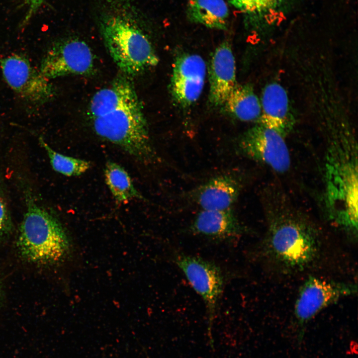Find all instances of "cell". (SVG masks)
<instances>
[{
	"label": "cell",
	"instance_id": "cell-1",
	"mask_svg": "<svg viewBox=\"0 0 358 358\" xmlns=\"http://www.w3.org/2000/svg\"><path fill=\"white\" fill-rule=\"evenodd\" d=\"M321 204L327 220L353 240L358 237V143L351 124L327 121Z\"/></svg>",
	"mask_w": 358,
	"mask_h": 358
},
{
	"label": "cell",
	"instance_id": "cell-2",
	"mask_svg": "<svg viewBox=\"0 0 358 358\" xmlns=\"http://www.w3.org/2000/svg\"><path fill=\"white\" fill-rule=\"evenodd\" d=\"M89 111L93 130L100 137L141 161L155 159L142 107L127 77L120 76L97 91Z\"/></svg>",
	"mask_w": 358,
	"mask_h": 358
},
{
	"label": "cell",
	"instance_id": "cell-3",
	"mask_svg": "<svg viewBox=\"0 0 358 358\" xmlns=\"http://www.w3.org/2000/svg\"><path fill=\"white\" fill-rule=\"evenodd\" d=\"M264 204L266 256L286 270H302L310 266L317 259L320 248L314 224L278 187L267 188Z\"/></svg>",
	"mask_w": 358,
	"mask_h": 358
},
{
	"label": "cell",
	"instance_id": "cell-4",
	"mask_svg": "<svg viewBox=\"0 0 358 358\" xmlns=\"http://www.w3.org/2000/svg\"><path fill=\"white\" fill-rule=\"evenodd\" d=\"M100 31L108 53L125 74L136 75L158 64L151 41L127 13L106 15L100 22Z\"/></svg>",
	"mask_w": 358,
	"mask_h": 358
},
{
	"label": "cell",
	"instance_id": "cell-5",
	"mask_svg": "<svg viewBox=\"0 0 358 358\" xmlns=\"http://www.w3.org/2000/svg\"><path fill=\"white\" fill-rule=\"evenodd\" d=\"M17 244L24 258L40 264L61 261L67 256L71 247L59 222L31 201L20 225Z\"/></svg>",
	"mask_w": 358,
	"mask_h": 358
},
{
	"label": "cell",
	"instance_id": "cell-6",
	"mask_svg": "<svg viewBox=\"0 0 358 358\" xmlns=\"http://www.w3.org/2000/svg\"><path fill=\"white\" fill-rule=\"evenodd\" d=\"M174 259L177 266L203 300L208 335L212 344L213 324L224 285L222 271L215 263L198 257L181 253L175 255Z\"/></svg>",
	"mask_w": 358,
	"mask_h": 358
},
{
	"label": "cell",
	"instance_id": "cell-7",
	"mask_svg": "<svg viewBox=\"0 0 358 358\" xmlns=\"http://www.w3.org/2000/svg\"><path fill=\"white\" fill-rule=\"evenodd\" d=\"M356 284L310 276L300 287L294 308V314L300 332L301 342L304 327L320 312L343 298L357 293Z\"/></svg>",
	"mask_w": 358,
	"mask_h": 358
},
{
	"label": "cell",
	"instance_id": "cell-8",
	"mask_svg": "<svg viewBox=\"0 0 358 358\" xmlns=\"http://www.w3.org/2000/svg\"><path fill=\"white\" fill-rule=\"evenodd\" d=\"M243 155L264 164L278 173L290 168L291 158L285 137L277 131L257 123L246 131L237 142Z\"/></svg>",
	"mask_w": 358,
	"mask_h": 358
},
{
	"label": "cell",
	"instance_id": "cell-9",
	"mask_svg": "<svg viewBox=\"0 0 358 358\" xmlns=\"http://www.w3.org/2000/svg\"><path fill=\"white\" fill-rule=\"evenodd\" d=\"M94 59L89 46L76 38L53 44L44 56L40 71L48 79L68 75H85L93 69Z\"/></svg>",
	"mask_w": 358,
	"mask_h": 358
},
{
	"label": "cell",
	"instance_id": "cell-10",
	"mask_svg": "<svg viewBox=\"0 0 358 358\" xmlns=\"http://www.w3.org/2000/svg\"><path fill=\"white\" fill-rule=\"evenodd\" d=\"M0 67L6 83L24 99L43 103L53 97L54 91L50 80L24 57L8 56L1 61Z\"/></svg>",
	"mask_w": 358,
	"mask_h": 358
},
{
	"label": "cell",
	"instance_id": "cell-11",
	"mask_svg": "<svg viewBox=\"0 0 358 358\" xmlns=\"http://www.w3.org/2000/svg\"><path fill=\"white\" fill-rule=\"evenodd\" d=\"M206 66L198 55L184 54L174 63L171 80V91L175 101L187 106L200 96L204 85Z\"/></svg>",
	"mask_w": 358,
	"mask_h": 358
},
{
	"label": "cell",
	"instance_id": "cell-12",
	"mask_svg": "<svg viewBox=\"0 0 358 358\" xmlns=\"http://www.w3.org/2000/svg\"><path fill=\"white\" fill-rule=\"evenodd\" d=\"M261 114L257 122L285 137L295 122L288 94L279 83H270L264 88L260 99Z\"/></svg>",
	"mask_w": 358,
	"mask_h": 358
},
{
	"label": "cell",
	"instance_id": "cell-13",
	"mask_svg": "<svg viewBox=\"0 0 358 358\" xmlns=\"http://www.w3.org/2000/svg\"><path fill=\"white\" fill-rule=\"evenodd\" d=\"M236 76L233 51L229 43L223 42L213 52L209 67V98L212 105H224L237 85Z\"/></svg>",
	"mask_w": 358,
	"mask_h": 358
},
{
	"label": "cell",
	"instance_id": "cell-14",
	"mask_svg": "<svg viewBox=\"0 0 358 358\" xmlns=\"http://www.w3.org/2000/svg\"><path fill=\"white\" fill-rule=\"evenodd\" d=\"M241 181L230 175L214 177L191 192V198L201 210L231 209L242 189Z\"/></svg>",
	"mask_w": 358,
	"mask_h": 358
},
{
	"label": "cell",
	"instance_id": "cell-15",
	"mask_svg": "<svg viewBox=\"0 0 358 358\" xmlns=\"http://www.w3.org/2000/svg\"><path fill=\"white\" fill-rule=\"evenodd\" d=\"M189 231L194 235L217 241L238 239L248 231L232 209L201 210L195 217Z\"/></svg>",
	"mask_w": 358,
	"mask_h": 358
},
{
	"label": "cell",
	"instance_id": "cell-16",
	"mask_svg": "<svg viewBox=\"0 0 358 358\" xmlns=\"http://www.w3.org/2000/svg\"><path fill=\"white\" fill-rule=\"evenodd\" d=\"M229 15L228 7L224 0H188L187 2L188 20L208 28L226 29Z\"/></svg>",
	"mask_w": 358,
	"mask_h": 358
},
{
	"label": "cell",
	"instance_id": "cell-17",
	"mask_svg": "<svg viewBox=\"0 0 358 358\" xmlns=\"http://www.w3.org/2000/svg\"><path fill=\"white\" fill-rule=\"evenodd\" d=\"M224 105L228 111L241 121L257 122L261 116L260 98L250 85H236Z\"/></svg>",
	"mask_w": 358,
	"mask_h": 358
},
{
	"label": "cell",
	"instance_id": "cell-18",
	"mask_svg": "<svg viewBox=\"0 0 358 358\" xmlns=\"http://www.w3.org/2000/svg\"><path fill=\"white\" fill-rule=\"evenodd\" d=\"M104 175L106 184L116 203L120 204L134 198H142L134 187L128 173L119 164L108 161L105 166Z\"/></svg>",
	"mask_w": 358,
	"mask_h": 358
},
{
	"label": "cell",
	"instance_id": "cell-19",
	"mask_svg": "<svg viewBox=\"0 0 358 358\" xmlns=\"http://www.w3.org/2000/svg\"><path fill=\"white\" fill-rule=\"evenodd\" d=\"M288 0H230V3L239 10L246 20L258 25L269 15L279 10Z\"/></svg>",
	"mask_w": 358,
	"mask_h": 358
},
{
	"label": "cell",
	"instance_id": "cell-20",
	"mask_svg": "<svg viewBox=\"0 0 358 358\" xmlns=\"http://www.w3.org/2000/svg\"><path fill=\"white\" fill-rule=\"evenodd\" d=\"M40 143L45 149L53 170L68 177L78 176L86 172L90 167V162L67 156L52 149L43 140Z\"/></svg>",
	"mask_w": 358,
	"mask_h": 358
},
{
	"label": "cell",
	"instance_id": "cell-21",
	"mask_svg": "<svg viewBox=\"0 0 358 358\" xmlns=\"http://www.w3.org/2000/svg\"><path fill=\"white\" fill-rule=\"evenodd\" d=\"M9 224V214L2 193L0 189V236L7 229Z\"/></svg>",
	"mask_w": 358,
	"mask_h": 358
},
{
	"label": "cell",
	"instance_id": "cell-22",
	"mask_svg": "<svg viewBox=\"0 0 358 358\" xmlns=\"http://www.w3.org/2000/svg\"><path fill=\"white\" fill-rule=\"evenodd\" d=\"M43 0H29V13L27 16V18L30 16V15L38 8L41 4Z\"/></svg>",
	"mask_w": 358,
	"mask_h": 358
},
{
	"label": "cell",
	"instance_id": "cell-23",
	"mask_svg": "<svg viewBox=\"0 0 358 358\" xmlns=\"http://www.w3.org/2000/svg\"><path fill=\"white\" fill-rule=\"evenodd\" d=\"M0 295H1V293H0Z\"/></svg>",
	"mask_w": 358,
	"mask_h": 358
}]
</instances>
